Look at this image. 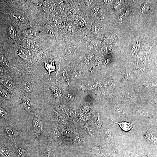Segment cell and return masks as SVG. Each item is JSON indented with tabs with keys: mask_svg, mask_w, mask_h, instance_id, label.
<instances>
[{
	"mask_svg": "<svg viewBox=\"0 0 157 157\" xmlns=\"http://www.w3.org/2000/svg\"><path fill=\"white\" fill-rule=\"evenodd\" d=\"M10 17L12 19L15 21L21 22L23 21L24 19L23 16L18 13H12Z\"/></svg>",
	"mask_w": 157,
	"mask_h": 157,
	"instance_id": "12",
	"label": "cell"
},
{
	"mask_svg": "<svg viewBox=\"0 0 157 157\" xmlns=\"http://www.w3.org/2000/svg\"><path fill=\"white\" fill-rule=\"evenodd\" d=\"M0 153L3 157H10V154L9 150L5 147H2L0 149Z\"/></svg>",
	"mask_w": 157,
	"mask_h": 157,
	"instance_id": "26",
	"label": "cell"
},
{
	"mask_svg": "<svg viewBox=\"0 0 157 157\" xmlns=\"http://www.w3.org/2000/svg\"><path fill=\"white\" fill-rule=\"evenodd\" d=\"M111 132L109 129H107L105 130L104 134V137L106 140H110L111 137Z\"/></svg>",
	"mask_w": 157,
	"mask_h": 157,
	"instance_id": "37",
	"label": "cell"
},
{
	"mask_svg": "<svg viewBox=\"0 0 157 157\" xmlns=\"http://www.w3.org/2000/svg\"><path fill=\"white\" fill-rule=\"evenodd\" d=\"M0 116L1 117L5 119H7L8 117L7 112L5 109H3L2 107H0Z\"/></svg>",
	"mask_w": 157,
	"mask_h": 157,
	"instance_id": "34",
	"label": "cell"
},
{
	"mask_svg": "<svg viewBox=\"0 0 157 157\" xmlns=\"http://www.w3.org/2000/svg\"><path fill=\"white\" fill-rule=\"evenodd\" d=\"M124 1L123 0H118L117 1L115 5L114 6V8L115 9H117L119 7H120L122 5Z\"/></svg>",
	"mask_w": 157,
	"mask_h": 157,
	"instance_id": "41",
	"label": "cell"
},
{
	"mask_svg": "<svg viewBox=\"0 0 157 157\" xmlns=\"http://www.w3.org/2000/svg\"><path fill=\"white\" fill-rule=\"evenodd\" d=\"M57 120L58 122L62 124H66L67 122V119L66 116L61 114H58Z\"/></svg>",
	"mask_w": 157,
	"mask_h": 157,
	"instance_id": "15",
	"label": "cell"
},
{
	"mask_svg": "<svg viewBox=\"0 0 157 157\" xmlns=\"http://www.w3.org/2000/svg\"><path fill=\"white\" fill-rule=\"evenodd\" d=\"M44 10L47 12H50L52 11V5L49 1H45L44 2Z\"/></svg>",
	"mask_w": 157,
	"mask_h": 157,
	"instance_id": "24",
	"label": "cell"
},
{
	"mask_svg": "<svg viewBox=\"0 0 157 157\" xmlns=\"http://www.w3.org/2000/svg\"><path fill=\"white\" fill-rule=\"evenodd\" d=\"M95 57L94 55H89L85 56L84 59V62L86 64H91L94 61Z\"/></svg>",
	"mask_w": 157,
	"mask_h": 157,
	"instance_id": "20",
	"label": "cell"
},
{
	"mask_svg": "<svg viewBox=\"0 0 157 157\" xmlns=\"http://www.w3.org/2000/svg\"><path fill=\"white\" fill-rule=\"evenodd\" d=\"M93 1L92 0H86L85 2L87 5H90L92 2Z\"/></svg>",
	"mask_w": 157,
	"mask_h": 157,
	"instance_id": "51",
	"label": "cell"
},
{
	"mask_svg": "<svg viewBox=\"0 0 157 157\" xmlns=\"http://www.w3.org/2000/svg\"><path fill=\"white\" fill-rule=\"evenodd\" d=\"M74 23L78 27L81 28L84 26V21L82 17H76L74 19Z\"/></svg>",
	"mask_w": 157,
	"mask_h": 157,
	"instance_id": "23",
	"label": "cell"
},
{
	"mask_svg": "<svg viewBox=\"0 0 157 157\" xmlns=\"http://www.w3.org/2000/svg\"><path fill=\"white\" fill-rule=\"evenodd\" d=\"M21 45L23 48L25 49L29 48L30 45V42L29 39L27 38L23 39L21 42Z\"/></svg>",
	"mask_w": 157,
	"mask_h": 157,
	"instance_id": "27",
	"label": "cell"
},
{
	"mask_svg": "<svg viewBox=\"0 0 157 157\" xmlns=\"http://www.w3.org/2000/svg\"><path fill=\"white\" fill-rule=\"evenodd\" d=\"M98 44L97 40H93L88 45L89 49L91 50H95L98 48Z\"/></svg>",
	"mask_w": 157,
	"mask_h": 157,
	"instance_id": "19",
	"label": "cell"
},
{
	"mask_svg": "<svg viewBox=\"0 0 157 157\" xmlns=\"http://www.w3.org/2000/svg\"><path fill=\"white\" fill-rule=\"evenodd\" d=\"M32 126L34 131L35 138H39L42 134L44 131V126L41 119L39 117H36L32 121Z\"/></svg>",
	"mask_w": 157,
	"mask_h": 157,
	"instance_id": "1",
	"label": "cell"
},
{
	"mask_svg": "<svg viewBox=\"0 0 157 157\" xmlns=\"http://www.w3.org/2000/svg\"><path fill=\"white\" fill-rule=\"evenodd\" d=\"M147 140L154 144L157 143V139L155 136L149 132H146L145 134Z\"/></svg>",
	"mask_w": 157,
	"mask_h": 157,
	"instance_id": "14",
	"label": "cell"
},
{
	"mask_svg": "<svg viewBox=\"0 0 157 157\" xmlns=\"http://www.w3.org/2000/svg\"><path fill=\"white\" fill-rule=\"evenodd\" d=\"M114 123L117 124L119 125L122 129L125 132H128L132 128V125L133 123L126 122H116L114 121L111 119Z\"/></svg>",
	"mask_w": 157,
	"mask_h": 157,
	"instance_id": "4",
	"label": "cell"
},
{
	"mask_svg": "<svg viewBox=\"0 0 157 157\" xmlns=\"http://www.w3.org/2000/svg\"><path fill=\"white\" fill-rule=\"evenodd\" d=\"M18 52L19 56L23 59H27L31 57V54L29 51L24 49H20Z\"/></svg>",
	"mask_w": 157,
	"mask_h": 157,
	"instance_id": "7",
	"label": "cell"
},
{
	"mask_svg": "<svg viewBox=\"0 0 157 157\" xmlns=\"http://www.w3.org/2000/svg\"><path fill=\"white\" fill-rule=\"evenodd\" d=\"M9 36L11 38L14 39L17 36V32L14 27L11 25L9 28Z\"/></svg>",
	"mask_w": 157,
	"mask_h": 157,
	"instance_id": "25",
	"label": "cell"
},
{
	"mask_svg": "<svg viewBox=\"0 0 157 157\" xmlns=\"http://www.w3.org/2000/svg\"><path fill=\"white\" fill-rule=\"evenodd\" d=\"M89 109H90V107H89L88 106H85L83 108V110L84 111V112H87L89 110Z\"/></svg>",
	"mask_w": 157,
	"mask_h": 157,
	"instance_id": "50",
	"label": "cell"
},
{
	"mask_svg": "<svg viewBox=\"0 0 157 157\" xmlns=\"http://www.w3.org/2000/svg\"><path fill=\"white\" fill-rule=\"evenodd\" d=\"M0 62L2 65L7 67H9V66L8 61L4 56L2 55H0Z\"/></svg>",
	"mask_w": 157,
	"mask_h": 157,
	"instance_id": "32",
	"label": "cell"
},
{
	"mask_svg": "<svg viewBox=\"0 0 157 157\" xmlns=\"http://www.w3.org/2000/svg\"><path fill=\"white\" fill-rule=\"evenodd\" d=\"M149 5L147 2L145 3L141 8L140 12L141 13H143L147 12L148 10Z\"/></svg>",
	"mask_w": 157,
	"mask_h": 157,
	"instance_id": "33",
	"label": "cell"
},
{
	"mask_svg": "<svg viewBox=\"0 0 157 157\" xmlns=\"http://www.w3.org/2000/svg\"><path fill=\"white\" fill-rule=\"evenodd\" d=\"M39 43V40L37 39H34L31 41V48L33 51H36L37 50Z\"/></svg>",
	"mask_w": 157,
	"mask_h": 157,
	"instance_id": "28",
	"label": "cell"
},
{
	"mask_svg": "<svg viewBox=\"0 0 157 157\" xmlns=\"http://www.w3.org/2000/svg\"><path fill=\"white\" fill-rule=\"evenodd\" d=\"M157 85V83L156 82H153L152 83L150 84L149 85V89L150 88L154 87V86H156Z\"/></svg>",
	"mask_w": 157,
	"mask_h": 157,
	"instance_id": "47",
	"label": "cell"
},
{
	"mask_svg": "<svg viewBox=\"0 0 157 157\" xmlns=\"http://www.w3.org/2000/svg\"><path fill=\"white\" fill-rule=\"evenodd\" d=\"M92 151L94 153L97 155H100L102 153V151L101 149L97 147H94L92 149Z\"/></svg>",
	"mask_w": 157,
	"mask_h": 157,
	"instance_id": "39",
	"label": "cell"
},
{
	"mask_svg": "<svg viewBox=\"0 0 157 157\" xmlns=\"http://www.w3.org/2000/svg\"><path fill=\"white\" fill-rule=\"evenodd\" d=\"M81 74V71L79 69H76L73 72L72 75V78L74 80H76L79 78Z\"/></svg>",
	"mask_w": 157,
	"mask_h": 157,
	"instance_id": "29",
	"label": "cell"
},
{
	"mask_svg": "<svg viewBox=\"0 0 157 157\" xmlns=\"http://www.w3.org/2000/svg\"><path fill=\"white\" fill-rule=\"evenodd\" d=\"M84 127L85 130L89 135L93 136H95V133L94 131L91 127L88 125H85Z\"/></svg>",
	"mask_w": 157,
	"mask_h": 157,
	"instance_id": "31",
	"label": "cell"
},
{
	"mask_svg": "<svg viewBox=\"0 0 157 157\" xmlns=\"http://www.w3.org/2000/svg\"><path fill=\"white\" fill-rule=\"evenodd\" d=\"M17 157H25V152L23 149L19 148L17 151Z\"/></svg>",
	"mask_w": 157,
	"mask_h": 157,
	"instance_id": "35",
	"label": "cell"
},
{
	"mask_svg": "<svg viewBox=\"0 0 157 157\" xmlns=\"http://www.w3.org/2000/svg\"><path fill=\"white\" fill-rule=\"evenodd\" d=\"M46 30L48 34L52 39H55L56 38V34L53 28L51 26L47 25L46 27Z\"/></svg>",
	"mask_w": 157,
	"mask_h": 157,
	"instance_id": "22",
	"label": "cell"
},
{
	"mask_svg": "<svg viewBox=\"0 0 157 157\" xmlns=\"http://www.w3.org/2000/svg\"><path fill=\"white\" fill-rule=\"evenodd\" d=\"M113 36L112 35H109L106 38V41L107 43L109 44V43L111 42L113 40Z\"/></svg>",
	"mask_w": 157,
	"mask_h": 157,
	"instance_id": "42",
	"label": "cell"
},
{
	"mask_svg": "<svg viewBox=\"0 0 157 157\" xmlns=\"http://www.w3.org/2000/svg\"><path fill=\"white\" fill-rule=\"evenodd\" d=\"M70 53H71V55H73V56H75V55H76V52L75 50L74 49V48L71 49Z\"/></svg>",
	"mask_w": 157,
	"mask_h": 157,
	"instance_id": "48",
	"label": "cell"
},
{
	"mask_svg": "<svg viewBox=\"0 0 157 157\" xmlns=\"http://www.w3.org/2000/svg\"><path fill=\"white\" fill-rule=\"evenodd\" d=\"M0 94L1 95L6 99L9 100L11 98V96L8 90L1 85L0 86Z\"/></svg>",
	"mask_w": 157,
	"mask_h": 157,
	"instance_id": "11",
	"label": "cell"
},
{
	"mask_svg": "<svg viewBox=\"0 0 157 157\" xmlns=\"http://www.w3.org/2000/svg\"><path fill=\"white\" fill-rule=\"evenodd\" d=\"M54 24L57 29H60L62 26V22L61 19L59 17H55L53 18Z\"/></svg>",
	"mask_w": 157,
	"mask_h": 157,
	"instance_id": "18",
	"label": "cell"
},
{
	"mask_svg": "<svg viewBox=\"0 0 157 157\" xmlns=\"http://www.w3.org/2000/svg\"><path fill=\"white\" fill-rule=\"evenodd\" d=\"M36 35V32L33 29H30L27 30L26 31L25 34V37L28 39H34Z\"/></svg>",
	"mask_w": 157,
	"mask_h": 157,
	"instance_id": "17",
	"label": "cell"
},
{
	"mask_svg": "<svg viewBox=\"0 0 157 157\" xmlns=\"http://www.w3.org/2000/svg\"><path fill=\"white\" fill-rule=\"evenodd\" d=\"M23 106L25 110L30 112L32 110V105L30 99L28 96L23 97L22 98Z\"/></svg>",
	"mask_w": 157,
	"mask_h": 157,
	"instance_id": "3",
	"label": "cell"
},
{
	"mask_svg": "<svg viewBox=\"0 0 157 157\" xmlns=\"http://www.w3.org/2000/svg\"><path fill=\"white\" fill-rule=\"evenodd\" d=\"M112 0H104V2L107 4L110 3L112 2Z\"/></svg>",
	"mask_w": 157,
	"mask_h": 157,
	"instance_id": "52",
	"label": "cell"
},
{
	"mask_svg": "<svg viewBox=\"0 0 157 157\" xmlns=\"http://www.w3.org/2000/svg\"><path fill=\"white\" fill-rule=\"evenodd\" d=\"M90 86H89V85H88V88L89 89H95V88L97 86V83H93L92 84L90 85Z\"/></svg>",
	"mask_w": 157,
	"mask_h": 157,
	"instance_id": "44",
	"label": "cell"
},
{
	"mask_svg": "<svg viewBox=\"0 0 157 157\" xmlns=\"http://www.w3.org/2000/svg\"><path fill=\"white\" fill-rule=\"evenodd\" d=\"M102 52L104 53H109L110 52L111 49H110L106 47V48H105L102 49Z\"/></svg>",
	"mask_w": 157,
	"mask_h": 157,
	"instance_id": "46",
	"label": "cell"
},
{
	"mask_svg": "<svg viewBox=\"0 0 157 157\" xmlns=\"http://www.w3.org/2000/svg\"><path fill=\"white\" fill-rule=\"evenodd\" d=\"M51 136L55 141H60L61 138V136L60 132L56 126L52 128L51 132Z\"/></svg>",
	"mask_w": 157,
	"mask_h": 157,
	"instance_id": "5",
	"label": "cell"
},
{
	"mask_svg": "<svg viewBox=\"0 0 157 157\" xmlns=\"http://www.w3.org/2000/svg\"><path fill=\"white\" fill-rule=\"evenodd\" d=\"M50 86L52 91L53 92L54 95L57 98H60L61 96L60 90L55 85H51Z\"/></svg>",
	"mask_w": 157,
	"mask_h": 157,
	"instance_id": "16",
	"label": "cell"
},
{
	"mask_svg": "<svg viewBox=\"0 0 157 157\" xmlns=\"http://www.w3.org/2000/svg\"><path fill=\"white\" fill-rule=\"evenodd\" d=\"M101 60H98L97 61L95 64L96 67H99L101 65Z\"/></svg>",
	"mask_w": 157,
	"mask_h": 157,
	"instance_id": "49",
	"label": "cell"
},
{
	"mask_svg": "<svg viewBox=\"0 0 157 157\" xmlns=\"http://www.w3.org/2000/svg\"><path fill=\"white\" fill-rule=\"evenodd\" d=\"M73 142L77 145L83 144L85 142V141L83 136L78 135L76 136L73 139Z\"/></svg>",
	"mask_w": 157,
	"mask_h": 157,
	"instance_id": "13",
	"label": "cell"
},
{
	"mask_svg": "<svg viewBox=\"0 0 157 157\" xmlns=\"http://www.w3.org/2000/svg\"><path fill=\"white\" fill-rule=\"evenodd\" d=\"M125 79H130L132 78V75L130 71H128L124 76Z\"/></svg>",
	"mask_w": 157,
	"mask_h": 157,
	"instance_id": "43",
	"label": "cell"
},
{
	"mask_svg": "<svg viewBox=\"0 0 157 157\" xmlns=\"http://www.w3.org/2000/svg\"><path fill=\"white\" fill-rule=\"evenodd\" d=\"M22 88L27 93H30L32 91V88L30 82L28 81H25L22 84Z\"/></svg>",
	"mask_w": 157,
	"mask_h": 157,
	"instance_id": "9",
	"label": "cell"
},
{
	"mask_svg": "<svg viewBox=\"0 0 157 157\" xmlns=\"http://www.w3.org/2000/svg\"><path fill=\"white\" fill-rule=\"evenodd\" d=\"M156 65H157V63H156Z\"/></svg>",
	"mask_w": 157,
	"mask_h": 157,
	"instance_id": "54",
	"label": "cell"
},
{
	"mask_svg": "<svg viewBox=\"0 0 157 157\" xmlns=\"http://www.w3.org/2000/svg\"><path fill=\"white\" fill-rule=\"evenodd\" d=\"M128 95L129 96L131 99L134 98L135 97V96H136L135 92L132 89H131L130 91L129 92Z\"/></svg>",
	"mask_w": 157,
	"mask_h": 157,
	"instance_id": "40",
	"label": "cell"
},
{
	"mask_svg": "<svg viewBox=\"0 0 157 157\" xmlns=\"http://www.w3.org/2000/svg\"><path fill=\"white\" fill-rule=\"evenodd\" d=\"M59 107L62 112L69 117H74L76 115V111L67 105L63 104H60L59 105Z\"/></svg>",
	"mask_w": 157,
	"mask_h": 157,
	"instance_id": "2",
	"label": "cell"
},
{
	"mask_svg": "<svg viewBox=\"0 0 157 157\" xmlns=\"http://www.w3.org/2000/svg\"><path fill=\"white\" fill-rule=\"evenodd\" d=\"M5 132L8 136L12 137L17 136L19 135L18 131L13 128L9 127L5 128Z\"/></svg>",
	"mask_w": 157,
	"mask_h": 157,
	"instance_id": "6",
	"label": "cell"
},
{
	"mask_svg": "<svg viewBox=\"0 0 157 157\" xmlns=\"http://www.w3.org/2000/svg\"><path fill=\"white\" fill-rule=\"evenodd\" d=\"M75 29L74 27L71 25H69L66 27V32L68 34H72L75 32Z\"/></svg>",
	"mask_w": 157,
	"mask_h": 157,
	"instance_id": "36",
	"label": "cell"
},
{
	"mask_svg": "<svg viewBox=\"0 0 157 157\" xmlns=\"http://www.w3.org/2000/svg\"><path fill=\"white\" fill-rule=\"evenodd\" d=\"M155 101L156 104L157 105V96L155 97Z\"/></svg>",
	"mask_w": 157,
	"mask_h": 157,
	"instance_id": "53",
	"label": "cell"
},
{
	"mask_svg": "<svg viewBox=\"0 0 157 157\" xmlns=\"http://www.w3.org/2000/svg\"><path fill=\"white\" fill-rule=\"evenodd\" d=\"M45 67L49 73L50 78V73L51 72L54 71L55 70V66H54L53 62L51 61H48L45 62Z\"/></svg>",
	"mask_w": 157,
	"mask_h": 157,
	"instance_id": "10",
	"label": "cell"
},
{
	"mask_svg": "<svg viewBox=\"0 0 157 157\" xmlns=\"http://www.w3.org/2000/svg\"><path fill=\"white\" fill-rule=\"evenodd\" d=\"M100 12L99 8L96 6L92 9L90 11V14L92 17H95L99 14Z\"/></svg>",
	"mask_w": 157,
	"mask_h": 157,
	"instance_id": "30",
	"label": "cell"
},
{
	"mask_svg": "<svg viewBox=\"0 0 157 157\" xmlns=\"http://www.w3.org/2000/svg\"><path fill=\"white\" fill-rule=\"evenodd\" d=\"M1 83L9 90H12L14 88V84L13 82L10 79H5L2 80Z\"/></svg>",
	"mask_w": 157,
	"mask_h": 157,
	"instance_id": "8",
	"label": "cell"
},
{
	"mask_svg": "<svg viewBox=\"0 0 157 157\" xmlns=\"http://www.w3.org/2000/svg\"><path fill=\"white\" fill-rule=\"evenodd\" d=\"M95 123L97 128H100L102 126V121L99 113H97L96 115L95 120Z\"/></svg>",
	"mask_w": 157,
	"mask_h": 157,
	"instance_id": "21",
	"label": "cell"
},
{
	"mask_svg": "<svg viewBox=\"0 0 157 157\" xmlns=\"http://www.w3.org/2000/svg\"><path fill=\"white\" fill-rule=\"evenodd\" d=\"M80 118L82 120H86L88 119V116L84 114H82L80 115Z\"/></svg>",
	"mask_w": 157,
	"mask_h": 157,
	"instance_id": "45",
	"label": "cell"
},
{
	"mask_svg": "<svg viewBox=\"0 0 157 157\" xmlns=\"http://www.w3.org/2000/svg\"><path fill=\"white\" fill-rule=\"evenodd\" d=\"M63 133L65 135L69 137L72 136L74 134V131L70 129H66L64 130Z\"/></svg>",
	"mask_w": 157,
	"mask_h": 157,
	"instance_id": "38",
	"label": "cell"
}]
</instances>
